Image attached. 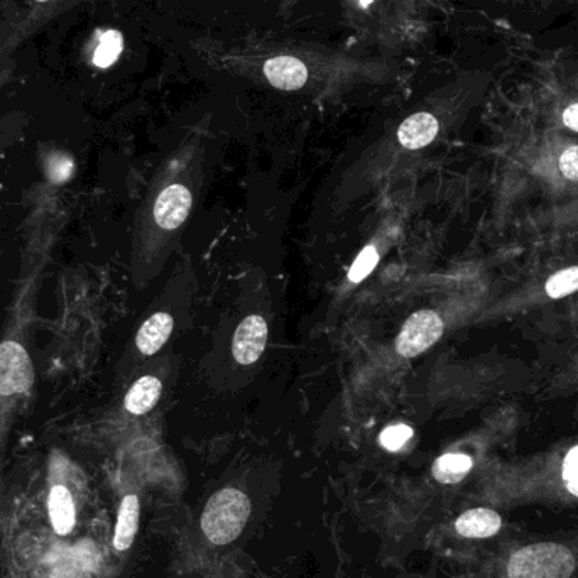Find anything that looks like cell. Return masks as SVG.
I'll list each match as a JSON object with an SVG mask.
<instances>
[{
    "instance_id": "obj_22",
    "label": "cell",
    "mask_w": 578,
    "mask_h": 578,
    "mask_svg": "<svg viewBox=\"0 0 578 578\" xmlns=\"http://www.w3.org/2000/svg\"><path fill=\"white\" fill-rule=\"evenodd\" d=\"M564 480L568 491L578 498V447L571 448L565 457Z\"/></svg>"
},
{
    "instance_id": "obj_11",
    "label": "cell",
    "mask_w": 578,
    "mask_h": 578,
    "mask_svg": "<svg viewBox=\"0 0 578 578\" xmlns=\"http://www.w3.org/2000/svg\"><path fill=\"white\" fill-rule=\"evenodd\" d=\"M47 511L56 535L66 536L74 532L77 513H75L74 498L65 486H55L50 491Z\"/></svg>"
},
{
    "instance_id": "obj_16",
    "label": "cell",
    "mask_w": 578,
    "mask_h": 578,
    "mask_svg": "<svg viewBox=\"0 0 578 578\" xmlns=\"http://www.w3.org/2000/svg\"><path fill=\"white\" fill-rule=\"evenodd\" d=\"M122 46H124V40H122V34L119 31H106L100 36L97 47H95L91 62L99 68H109L119 58L120 53H122Z\"/></svg>"
},
{
    "instance_id": "obj_9",
    "label": "cell",
    "mask_w": 578,
    "mask_h": 578,
    "mask_svg": "<svg viewBox=\"0 0 578 578\" xmlns=\"http://www.w3.org/2000/svg\"><path fill=\"white\" fill-rule=\"evenodd\" d=\"M173 317L167 313H156L148 318L142 327L139 328L135 337V346L142 356H154L163 349L164 343L172 337Z\"/></svg>"
},
{
    "instance_id": "obj_13",
    "label": "cell",
    "mask_w": 578,
    "mask_h": 578,
    "mask_svg": "<svg viewBox=\"0 0 578 578\" xmlns=\"http://www.w3.org/2000/svg\"><path fill=\"white\" fill-rule=\"evenodd\" d=\"M139 526V499L138 495H126L119 508L113 546L117 552H126L134 543Z\"/></svg>"
},
{
    "instance_id": "obj_1",
    "label": "cell",
    "mask_w": 578,
    "mask_h": 578,
    "mask_svg": "<svg viewBox=\"0 0 578 578\" xmlns=\"http://www.w3.org/2000/svg\"><path fill=\"white\" fill-rule=\"evenodd\" d=\"M80 0H2L0 4V74L18 47L56 15Z\"/></svg>"
},
{
    "instance_id": "obj_2",
    "label": "cell",
    "mask_w": 578,
    "mask_h": 578,
    "mask_svg": "<svg viewBox=\"0 0 578 578\" xmlns=\"http://www.w3.org/2000/svg\"><path fill=\"white\" fill-rule=\"evenodd\" d=\"M251 516V501L239 489L227 488L208 499L201 514V530L214 545H229L244 532Z\"/></svg>"
},
{
    "instance_id": "obj_20",
    "label": "cell",
    "mask_w": 578,
    "mask_h": 578,
    "mask_svg": "<svg viewBox=\"0 0 578 578\" xmlns=\"http://www.w3.org/2000/svg\"><path fill=\"white\" fill-rule=\"evenodd\" d=\"M412 437V426L400 423V425L388 426V428L381 433L379 441H381V445L385 448V450L397 451L401 450V448H403Z\"/></svg>"
},
{
    "instance_id": "obj_23",
    "label": "cell",
    "mask_w": 578,
    "mask_h": 578,
    "mask_svg": "<svg viewBox=\"0 0 578 578\" xmlns=\"http://www.w3.org/2000/svg\"><path fill=\"white\" fill-rule=\"evenodd\" d=\"M560 74L561 85L578 91V62L565 63L557 69Z\"/></svg>"
},
{
    "instance_id": "obj_18",
    "label": "cell",
    "mask_w": 578,
    "mask_h": 578,
    "mask_svg": "<svg viewBox=\"0 0 578 578\" xmlns=\"http://www.w3.org/2000/svg\"><path fill=\"white\" fill-rule=\"evenodd\" d=\"M558 94H560L561 103L560 110H558L560 124L567 131L578 132V91L564 85V87L558 88Z\"/></svg>"
},
{
    "instance_id": "obj_12",
    "label": "cell",
    "mask_w": 578,
    "mask_h": 578,
    "mask_svg": "<svg viewBox=\"0 0 578 578\" xmlns=\"http://www.w3.org/2000/svg\"><path fill=\"white\" fill-rule=\"evenodd\" d=\"M161 391H163V384L154 375L138 379L126 394V410L134 416L146 415L160 401Z\"/></svg>"
},
{
    "instance_id": "obj_10",
    "label": "cell",
    "mask_w": 578,
    "mask_h": 578,
    "mask_svg": "<svg viewBox=\"0 0 578 578\" xmlns=\"http://www.w3.org/2000/svg\"><path fill=\"white\" fill-rule=\"evenodd\" d=\"M501 516L495 511L484 510V508L467 511L455 523V530L460 536L472 539L491 538L501 530Z\"/></svg>"
},
{
    "instance_id": "obj_5",
    "label": "cell",
    "mask_w": 578,
    "mask_h": 578,
    "mask_svg": "<svg viewBox=\"0 0 578 578\" xmlns=\"http://www.w3.org/2000/svg\"><path fill=\"white\" fill-rule=\"evenodd\" d=\"M268 343V324L259 315H251L237 327L233 335L232 352L242 366L254 364L264 353Z\"/></svg>"
},
{
    "instance_id": "obj_4",
    "label": "cell",
    "mask_w": 578,
    "mask_h": 578,
    "mask_svg": "<svg viewBox=\"0 0 578 578\" xmlns=\"http://www.w3.org/2000/svg\"><path fill=\"white\" fill-rule=\"evenodd\" d=\"M444 320L432 309L413 313L397 335L396 349L403 357H416L435 346L444 335Z\"/></svg>"
},
{
    "instance_id": "obj_14",
    "label": "cell",
    "mask_w": 578,
    "mask_h": 578,
    "mask_svg": "<svg viewBox=\"0 0 578 578\" xmlns=\"http://www.w3.org/2000/svg\"><path fill=\"white\" fill-rule=\"evenodd\" d=\"M473 460L466 454H445L433 464V477L440 484H459L472 470Z\"/></svg>"
},
{
    "instance_id": "obj_8",
    "label": "cell",
    "mask_w": 578,
    "mask_h": 578,
    "mask_svg": "<svg viewBox=\"0 0 578 578\" xmlns=\"http://www.w3.org/2000/svg\"><path fill=\"white\" fill-rule=\"evenodd\" d=\"M264 75L273 87L284 91L299 90L308 80L305 63L295 56H274L264 63Z\"/></svg>"
},
{
    "instance_id": "obj_15",
    "label": "cell",
    "mask_w": 578,
    "mask_h": 578,
    "mask_svg": "<svg viewBox=\"0 0 578 578\" xmlns=\"http://www.w3.org/2000/svg\"><path fill=\"white\" fill-rule=\"evenodd\" d=\"M44 175L53 185H65L75 173L74 157L63 151H53L44 157Z\"/></svg>"
},
{
    "instance_id": "obj_24",
    "label": "cell",
    "mask_w": 578,
    "mask_h": 578,
    "mask_svg": "<svg viewBox=\"0 0 578 578\" xmlns=\"http://www.w3.org/2000/svg\"><path fill=\"white\" fill-rule=\"evenodd\" d=\"M577 55H578V53H577Z\"/></svg>"
},
{
    "instance_id": "obj_7",
    "label": "cell",
    "mask_w": 578,
    "mask_h": 578,
    "mask_svg": "<svg viewBox=\"0 0 578 578\" xmlns=\"http://www.w3.org/2000/svg\"><path fill=\"white\" fill-rule=\"evenodd\" d=\"M440 131V122L429 112L413 113L397 129V141L410 151L423 150L435 141Z\"/></svg>"
},
{
    "instance_id": "obj_17",
    "label": "cell",
    "mask_w": 578,
    "mask_h": 578,
    "mask_svg": "<svg viewBox=\"0 0 578 578\" xmlns=\"http://www.w3.org/2000/svg\"><path fill=\"white\" fill-rule=\"evenodd\" d=\"M546 295L552 299L565 298L578 292V266L567 268L553 274L545 284Z\"/></svg>"
},
{
    "instance_id": "obj_6",
    "label": "cell",
    "mask_w": 578,
    "mask_h": 578,
    "mask_svg": "<svg viewBox=\"0 0 578 578\" xmlns=\"http://www.w3.org/2000/svg\"><path fill=\"white\" fill-rule=\"evenodd\" d=\"M192 210V193L186 186L172 185L164 188L154 204V222L164 230H175L188 219Z\"/></svg>"
},
{
    "instance_id": "obj_21",
    "label": "cell",
    "mask_w": 578,
    "mask_h": 578,
    "mask_svg": "<svg viewBox=\"0 0 578 578\" xmlns=\"http://www.w3.org/2000/svg\"><path fill=\"white\" fill-rule=\"evenodd\" d=\"M558 170L565 178L578 182V144L561 151L558 157Z\"/></svg>"
},
{
    "instance_id": "obj_3",
    "label": "cell",
    "mask_w": 578,
    "mask_h": 578,
    "mask_svg": "<svg viewBox=\"0 0 578 578\" xmlns=\"http://www.w3.org/2000/svg\"><path fill=\"white\" fill-rule=\"evenodd\" d=\"M577 561L567 546L536 543L517 549L508 565L510 578H570Z\"/></svg>"
},
{
    "instance_id": "obj_19",
    "label": "cell",
    "mask_w": 578,
    "mask_h": 578,
    "mask_svg": "<svg viewBox=\"0 0 578 578\" xmlns=\"http://www.w3.org/2000/svg\"><path fill=\"white\" fill-rule=\"evenodd\" d=\"M379 262V254L375 251V248L368 246V248L362 249L359 255H357L356 262H353L352 268L349 271V281L350 283H360L364 281L372 271L375 270Z\"/></svg>"
}]
</instances>
